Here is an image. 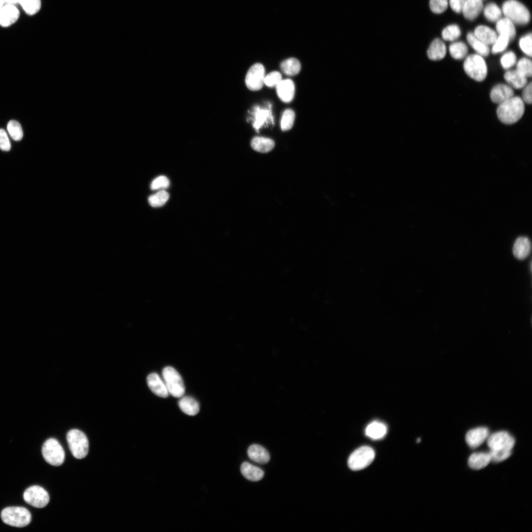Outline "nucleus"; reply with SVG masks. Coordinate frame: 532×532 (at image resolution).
I'll list each match as a JSON object with an SVG mask.
<instances>
[{"label":"nucleus","mask_w":532,"mask_h":532,"mask_svg":"<svg viewBox=\"0 0 532 532\" xmlns=\"http://www.w3.org/2000/svg\"><path fill=\"white\" fill-rule=\"evenodd\" d=\"M524 111L525 105L522 99L518 96H513L499 104L497 113L499 119L502 123L510 125L519 121Z\"/></svg>","instance_id":"obj_1"},{"label":"nucleus","mask_w":532,"mask_h":532,"mask_svg":"<svg viewBox=\"0 0 532 532\" xmlns=\"http://www.w3.org/2000/svg\"><path fill=\"white\" fill-rule=\"evenodd\" d=\"M1 518L6 524L16 527H24L31 521L32 516L28 509L23 507H8L1 512Z\"/></svg>","instance_id":"obj_2"},{"label":"nucleus","mask_w":532,"mask_h":532,"mask_svg":"<svg viewBox=\"0 0 532 532\" xmlns=\"http://www.w3.org/2000/svg\"><path fill=\"white\" fill-rule=\"evenodd\" d=\"M505 17L513 23L525 25L530 20V13L527 7L516 0L505 1L502 7Z\"/></svg>","instance_id":"obj_3"},{"label":"nucleus","mask_w":532,"mask_h":532,"mask_svg":"<svg viewBox=\"0 0 532 532\" xmlns=\"http://www.w3.org/2000/svg\"><path fill=\"white\" fill-rule=\"evenodd\" d=\"M463 67L466 74L477 81L484 80L487 75V66L482 56L471 54L465 59Z\"/></svg>","instance_id":"obj_4"},{"label":"nucleus","mask_w":532,"mask_h":532,"mask_svg":"<svg viewBox=\"0 0 532 532\" xmlns=\"http://www.w3.org/2000/svg\"><path fill=\"white\" fill-rule=\"evenodd\" d=\"M66 439L73 456L76 459L85 458L89 451V441L86 435L81 431L72 429L68 432Z\"/></svg>","instance_id":"obj_5"},{"label":"nucleus","mask_w":532,"mask_h":532,"mask_svg":"<svg viewBox=\"0 0 532 532\" xmlns=\"http://www.w3.org/2000/svg\"><path fill=\"white\" fill-rule=\"evenodd\" d=\"M162 374L169 394L175 398L183 396L185 391V386L177 371L171 366H166L163 369Z\"/></svg>","instance_id":"obj_6"},{"label":"nucleus","mask_w":532,"mask_h":532,"mask_svg":"<svg viewBox=\"0 0 532 532\" xmlns=\"http://www.w3.org/2000/svg\"><path fill=\"white\" fill-rule=\"evenodd\" d=\"M375 452L367 446H362L355 450L349 456L348 465L353 470H359L366 468L373 461Z\"/></svg>","instance_id":"obj_7"},{"label":"nucleus","mask_w":532,"mask_h":532,"mask_svg":"<svg viewBox=\"0 0 532 532\" xmlns=\"http://www.w3.org/2000/svg\"><path fill=\"white\" fill-rule=\"evenodd\" d=\"M42 454L46 462L54 466L61 465L65 460V451L58 441L55 438H49L44 443Z\"/></svg>","instance_id":"obj_8"},{"label":"nucleus","mask_w":532,"mask_h":532,"mask_svg":"<svg viewBox=\"0 0 532 532\" xmlns=\"http://www.w3.org/2000/svg\"><path fill=\"white\" fill-rule=\"evenodd\" d=\"M24 500L36 508H43L49 502V496L42 487L33 485L27 488L24 493Z\"/></svg>","instance_id":"obj_9"},{"label":"nucleus","mask_w":532,"mask_h":532,"mask_svg":"<svg viewBox=\"0 0 532 532\" xmlns=\"http://www.w3.org/2000/svg\"><path fill=\"white\" fill-rule=\"evenodd\" d=\"M514 444V438L505 431L496 432L487 438V445L490 450H511Z\"/></svg>","instance_id":"obj_10"},{"label":"nucleus","mask_w":532,"mask_h":532,"mask_svg":"<svg viewBox=\"0 0 532 532\" xmlns=\"http://www.w3.org/2000/svg\"><path fill=\"white\" fill-rule=\"evenodd\" d=\"M265 69L260 63H256L248 69L245 82L247 87L251 91L260 90L264 84Z\"/></svg>","instance_id":"obj_11"},{"label":"nucleus","mask_w":532,"mask_h":532,"mask_svg":"<svg viewBox=\"0 0 532 532\" xmlns=\"http://www.w3.org/2000/svg\"><path fill=\"white\" fill-rule=\"evenodd\" d=\"M489 436V431L486 427H478L468 431L466 435L467 445L471 448H476L482 444Z\"/></svg>","instance_id":"obj_12"},{"label":"nucleus","mask_w":532,"mask_h":532,"mask_svg":"<svg viewBox=\"0 0 532 532\" xmlns=\"http://www.w3.org/2000/svg\"><path fill=\"white\" fill-rule=\"evenodd\" d=\"M514 94V91L510 86L499 84L492 89L490 98L493 102L500 104L512 97Z\"/></svg>","instance_id":"obj_13"},{"label":"nucleus","mask_w":532,"mask_h":532,"mask_svg":"<svg viewBox=\"0 0 532 532\" xmlns=\"http://www.w3.org/2000/svg\"><path fill=\"white\" fill-rule=\"evenodd\" d=\"M147 383L151 391L157 396L164 398L168 396L169 393L166 384L157 373L153 372L149 374Z\"/></svg>","instance_id":"obj_14"},{"label":"nucleus","mask_w":532,"mask_h":532,"mask_svg":"<svg viewBox=\"0 0 532 532\" xmlns=\"http://www.w3.org/2000/svg\"><path fill=\"white\" fill-rule=\"evenodd\" d=\"M276 90L278 97L282 101L287 103L293 100L295 87L292 80H282L276 86Z\"/></svg>","instance_id":"obj_15"},{"label":"nucleus","mask_w":532,"mask_h":532,"mask_svg":"<svg viewBox=\"0 0 532 532\" xmlns=\"http://www.w3.org/2000/svg\"><path fill=\"white\" fill-rule=\"evenodd\" d=\"M19 16V11L13 4H7L0 9V25L8 27L15 23Z\"/></svg>","instance_id":"obj_16"},{"label":"nucleus","mask_w":532,"mask_h":532,"mask_svg":"<svg viewBox=\"0 0 532 532\" xmlns=\"http://www.w3.org/2000/svg\"><path fill=\"white\" fill-rule=\"evenodd\" d=\"M269 122L273 124V118L272 116L270 108L262 109L258 106L255 107L254 109V121L253 127L257 132L265 124H267Z\"/></svg>","instance_id":"obj_17"},{"label":"nucleus","mask_w":532,"mask_h":532,"mask_svg":"<svg viewBox=\"0 0 532 532\" xmlns=\"http://www.w3.org/2000/svg\"><path fill=\"white\" fill-rule=\"evenodd\" d=\"M249 458L259 464H265L270 460V455L268 451L263 446L258 444H252L247 450Z\"/></svg>","instance_id":"obj_18"},{"label":"nucleus","mask_w":532,"mask_h":532,"mask_svg":"<svg viewBox=\"0 0 532 532\" xmlns=\"http://www.w3.org/2000/svg\"><path fill=\"white\" fill-rule=\"evenodd\" d=\"M531 250V244L529 239L521 236L516 240L513 247V253L516 258L523 260L529 255Z\"/></svg>","instance_id":"obj_19"},{"label":"nucleus","mask_w":532,"mask_h":532,"mask_svg":"<svg viewBox=\"0 0 532 532\" xmlns=\"http://www.w3.org/2000/svg\"><path fill=\"white\" fill-rule=\"evenodd\" d=\"M446 54V47L444 42L439 38H435L430 45L427 50L428 58L433 61H437L444 58Z\"/></svg>","instance_id":"obj_20"},{"label":"nucleus","mask_w":532,"mask_h":532,"mask_svg":"<svg viewBox=\"0 0 532 532\" xmlns=\"http://www.w3.org/2000/svg\"><path fill=\"white\" fill-rule=\"evenodd\" d=\"M483 7L482 0H466L462 12L466 19L473 20L479 15Z\"/></svg>","instance_id":"obj_21"},{"label":"nucleus","mask_w":532,"mask_h":532,"mask_svg":"<svg viewBox=\"0 0 532 532\" xmlns=\"http://www.w3.org/2000/svg\"><path fill=\"white\" fill-rule=\"evenodd\" d=\"M504 78L511 87L515 89L524 88L527 84V77L517 69L507 71L504 74Z\"/></svg>","instance_id":"obj_22"},{"label":"nucleus","mask_w":532,"mask_h":532,"mask_svg":"<svg viewBox=\"0 0 532 532\" xmlns=\"http://www.w3.org/2000/svg\"><path fill=\"white\" fill-rule=\"evenodd\" d=\"M475 36L487 45H493L497 38L495 31L489 27L480 25L477 26L473 33Z\"/></svg>","instance_id":"obj_23"},{"label":"nucleus","mask_w":532,"mask_h":532,"mask_svg":"<svg viewBox=\"0 0 532 532\" xmlns=\"http://www.w3.org/2000/svg\"><path fill=\"white\" fill-rule=\"evenodd\" d=\"M240 471L245 478L252 481H259L264 476V472L262 469L248 462H244L242 464Z\"/></svg>","instance_id":"obj_24"},{"label":"nucleus","mask_w":532,"mask_h":532,"mask_svg":"<svg viewBox=\"0 0 532 532\" xmlns=\"http://www.w3.org/2000/svg\"><path fill=\"white\" fill-rule=\"evenodd\" d=\"M178 405L181 410L188 415L194 416L197 414L200 410L198 402L190 396L181 397Z\"/></svg>","instance_id":"obj_25"},{"label":"nucleus","mask_w":532,"mask_h":532,"mask_svg":"<svg viewBox=\"0 0 532 532\" xmlns=\"http://www.w3.org/2000/svg\"><path fill=\"white\" fill-rule=\"evenodd\" d=\"M387 431L386 426L384 423L374 421L367 425L365 430V433L369 438L378 440L382 438L386 435Z\"/></svg>","instance_id":"obj_26"},{"label":"nucleus","mask_w":532,"mask_h":532,"mask_svg":"<svg viewBox=\"0 0 532 532\" xmlns=\"http://www.w3.org/2000/svg\"><path fill=\"white\" fill-rule=\"evenodd\" d=\"M491 461L489 453L477 452L472 454L469 457V466L474 469H480L486 466Z\"/></svg>","instance_id":"obj_27"},{"label":"nucleus","mask_w":532,"mask_h":532,"mask_svg":"<svg viewBox=\"0 0 532 532\" xmlns=\"http://www.w3.org/2000/svg\"><path fill=\"white\" fill-rule=\"evenodd\" d=\"M496 28L499 34L506 35L510 40L515 36L516 30L514 24L506 17L500 18L497 21Z\"/></svg>","instance_id":"obj_28"},{"label":"nucleus","mask_w":532,"mask_h":532,"mask_svg":"<svg viewBox=\"0 0 532 532\" xmlns=\"http://www.w3.org/2000/svg\"><path fill=\"white\" fill-rule=\"evenodd\" d=\"M274 142L272 139L262 136H255L251 141L252 148L261 153L269 152L274 148Z\"/></svg>","instance_id":"obj_29"},{"label":"nucleus","mask_w":532,"mask_h":532,"mask_svg":"<svg viewBox=\"0 0 532 532\" xmlns=\"http://www.w3.org/2000/svg\"><path fill=\"white\" fill-rule=\"evenodd\" d=\"M280 68L285 74L293 76L299 73L301 69V65L298 59L291 58L281 62Z\"/></svg>","instance_id":"obj_30"},{"label":"nucleus","mask_w":532,"mask_h":532,"mask_svg":"<svg viewBox=\"0 0 532 532\" xmlns=\"http://www.w3.org/2000/svg\"><path fill=\"white\" fill-rule=\"evenodd\" d=\"M466 38L470 45L479 55L487 56L489 54L490 49L488 45L477 38L473 33H468Z\"/></svg>","instance_id":"obj_31"},{"label":"nucleus","mask_w":532,"mask_h":532,"mask_svg":"<svg viewBox=\"0 0 532 532\" xmlns=\"http://www.w3.org/2000/svg\"><path fill=\"white\" fill-rule=\"evenodd\" d=\"M449 50L451 56L456 60L464 59L468 52L466 45L462 41L452 43L449 46Z\"/></svg>","instance_id":"obj_32"},{"label":"nucleus","mask_w":532,"mask_h":532,"mask_svg":"<svg viewBox=\"0 0 532 532\" xmlns=\"http://www.w3.org/2000/svg\"><path fill=\"white\" fill-rule=\"evenodd\" d=\"M484 14L486 19L491 22L498 21L501 16V11L495 3L487 4L484 8Z\"/></svg>","instance_id":"obj_33"},{"label":"nucleus","mask_w":532,"mask_h":532,"mask_svg":"<svg viewBox=\"0 0 532 532\" xmlns=\"http://www.w3.org/2000/svg\"><path fill=\"white\" fill-rule=\"evenodd\" d=\"M168 199V193L165 190H161L150 196L148 198V202L152 207H158L164 205Z\"/></svg>","instance_id":"obj_34"},{"label":"nucleus","mask_w":532,"mask_h":532,"mask_svg":"<svg viewBox=\"0 0 532 532\" xmlns=\"http://www.w3.org/2000/svg\"><path fill=\"white\" fill-rule=\"evenodd\" d=\"M7 131L11 137L15 141H20L23 137V132L20 123L14 120H10L7 124Z\"/></svg>","instance_id":"obj_35"},{"label":"nucleus","mask_w":532,"mask_h":532,"mask_svg":"<svg viewBox=\"0 0 532 532\" xmlns=\"http://www.w3.org/2000/svg\"><path fill=\"white\" fill-rule=\"evenodd\" d=\"M295 113L291 109H286L282 114L280 121L282 131H286L291 129L294 124Z\"/></svg>","instance_id":"obj_36"},{"label":"nucleus","mask_w":532,"mask_h":532,"mask_svg":"<svg viewBox=\"0 0 532 532\" xmlns=\"http://www.w3.org/2000/svg\"><path fill=\"white\" fill-rule=\"evenodd\" d=\"M19 3L27 14L33 15L40 9V0H20Z\"/></svg>","instance_id":"obj_37"},{"label":"nucleus","mask_w":532,"mask_h":532,"mask_svg":"<svg viewBox=\"0 0 532 532\" xmlns=\"http://www.w3.org/2000/svg\"><path fill=\"white\" fill-rule=\"evenodd\" d=\"M461 32L459 27L457 25H451L445 27L442 32V36L446 41H454L458 38Z\"/></svg>","instance_id":"obj_38"},{"label":"nucleus","mask_w":532,"mask_h":532,"mask_svg":"<svg viewBox=\"0 0 532 532\" xmlns=\"http://www.w3.org/2000/svg\"><path fill=\"white\" fill-rule=\"evenodd\" d=\"M526 77H530L532 74V63L527 58L521 59L517 63L516 69Z\"/></svg>","instance_id":"obj_39"},{"label":"nucleus","mask_w":532,"mask_h":532,"mask_svg":"<svg viewBox=\"0 0 532 532\" xmlns=\"http://www.w3.org/2000/svg\"><path fill=\"white\" fill-rule=\"evenodd\" d=\"M510 41V39L506 35L499 34L493 44L492 53L497 54L502 52L507 48Z\"/></svg>","instance_id":"obj_40"},{"label":"nucleus","mask_w":532,"mask_h":532,"mask_svg":"<svg viewBox=\"0 0 532 532\" xmlns=\"http://www.w3.org/2000/svg\"><path fill=\"white\" fill-rule=\"evenodd\" d=\"M511 453V450H490L489 454L491 461L498 463L507 459Z\"/></svg>","instance_id":"obj_41"},{"label":"nucleus","mask_w":532,"mask_h":532,"mask_svg":"<svg viewBox=\"0 0 532 532\" xmlns=\"http://www.w3.org/2000/svg\"><path fill=\"white\" fill-rule=\"evenodd\" d=\"M519 43L521 50L527 56L531 57L532 55V34L530 33L521 37Z\"/></svg>","instance_id":"obj_42"},{"label":"nucleus","mask_w":532,"mask_h":532,"mask_svg":"<svg viewBox=\"0 0 532 532\" xmlns=\"http://www.w3.org/2000/svg\"><path fill=\"white\" fill-rule=\"evenodd\" d=\"M169 180L165 176L161 175L155 178L151 183L150 188L153 190H161L168 188Z\"/></svg>","instance_id":"obj_43"},{"label":"nucleus","mask_w":532,"mask_h":532,"mask_svg":"<svg viewBox=\"0 0 532 532\" xmlns=\"http://www.w3.org/2000/svg\"><path fill=\"white\" fill-rule=\"evenodd\" d=\"M282 80L280 73L274 71L270 72L265 77L264 84L269 87H276Z\"/></svg>","instance_id":"obj_44"},{"label":"nucleus","mask_w":532,"mask_h":532,"mask_svg":"<svg viewBox=\"0 0 532 532\" xmlns=\"http://www.w3.org/2000/svg\"><path fill=\"white\" fill-rule=\"evenodd\" d=\"M516 62V56L512 51L504 54L500 58V63L504 69H508L513 66Z\"/></svg>","instance_id":"obj_45"},{"label":"nucleus","mask_w":532,"mask_h":532,"mask_svg":"<svg viewBox=\"0 0 532 532\" xmlns=\"http://www.w3.org/2000/svg\"><path fill=\"white\" fill-rule=\"evenodd\" d=\"M448 7L447 0H430V7L432 11L436 14L443 12Z\"/></svg>","instance_id":"obj_46"},{"label":"nucleus","mask_w":532,"mask_h":532,"mask_svg":"<svg viewBox=\"0 0 532 532\" xmlns=\"http://www.w3.org/2000/svg\"><path fill=\"white\" fill-rule=\"evenodd\" d=\"M11 148V144L4 130L0 129V149L4 151H8Z\"/></svg>","instance_id":"obj_47"},{"label":"nucleus","mask_w":532,"mask_h":532,"mask_svg":"<svg viewBox=\"0 0 532 532\" xmlns=\"http://www.w3.org/2000/svg\"><path fill=\"white\" fill-rule=\"evenodd\" d=\"M524 90L522 92V100L526 103L528 104H531L532 101V82H530L529 84H527L524 87Z\"/></svg>","instance_id":"obj_48"},{"label":"nucleus","mask_w":532,"mask_h":532,"mask_svg":"<svg viewBox=\"0 0 532 532\" xmlns=\"http://www.w3.org/2000/svg\"><path fill=\"white\" fill-rule=\"evenodd\" d=\"M466 0H449V4L452 9L457 13L462 12Z\"/></svg>","instance_id":"obj_49"},{"label":"nucleus","mask_w":532,"mask_h":532,"mask_svg":"<svg viewBox=\"0 0 532 532\" xmlns=\"http://www.w3.org/2000/svg\"><path fill=\"white\" fill-rule=\"evenodd\" d=\"M4 2L7 4H14L16 3H19L20 0H4Z\"/></svg>","instance_id":"obj_50"},{"label":"nucleus","mask_w":532,"mask_h":532,"mask_svg":"<svg viewBox=\"0 0 532 532\" xmlns=\"http://www.w3.org/2000/svg\"><path fill=\"white\" fill-rule=\"evenodd\" d=\"M4 3V0H0V9L2 7Z\"/></svg>","instance_id":"obj_51"}]
</instances>
